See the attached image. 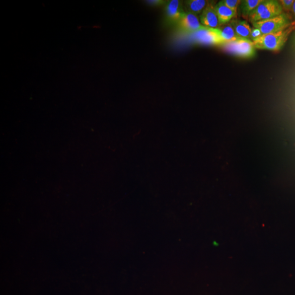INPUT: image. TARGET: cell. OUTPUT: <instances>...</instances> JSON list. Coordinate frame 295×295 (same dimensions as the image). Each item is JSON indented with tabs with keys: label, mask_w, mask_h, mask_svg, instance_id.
Here are the masks:
<instances>
[{
	"label": "cell",
	"mask_w": 295,
	"mask_h": 295,
	"mask_svg": "<svg viewBox=\"0 0 295 295\" xmlns=\"http://www.w3.org/2000/svg\"><path fill=\"white\" fill-rule=\"evenodd\" d=\"M295 29V22L291 23L286 28L276 33L262 35L253 41L255 48L266 49L272 52H279L286 42L288 36Z\"/></svg>",
	"instance_id": "cell-1"
},
{
	"label": "cell",
	"mask_w": 295,
	"mask_h": 295,
	"mask_svg": "<svg viewBox=\"0 0 295 295\" xmlns=\"http://www.w3.org/2000/svg\"><path fill=\"white\" fill-rule=\"evenodd\" d=\"M283 14V9L279 2L274 0H264L249 16L252 23L278 16Z\"/></svg>",
	"instance_id": "cell-2"
},
{
	"label": "cell",
	"mask_w": 295,
	"mask_h": 295,
	"mask_svg": "<svg viewBox=\"0 0 295 295\" xmlns=\"http://www.w3.org/2000/svg\"><path fill=\"white\" fill-rule=\"evenodd\" d=\"M222 46L227 52L242 58H251L255 54L256 48L253 41L246 38H239Z\"/></svg>",
	"instance_id": "cell-3"
},
{
	"label": "cell",
	"mask_w": 295,
	"mask_h": 295,
	"mask_svg": "<svg viewBox=\"0 0 295 295\" xmlns=\"http://www.w3.org/2000/svg\"><path fill=\"white\" fill-rule=\"evenodd\" d=\"M191 37L195 42L201 44L222 46L225 44L222 38L219 28L213 29L203 26L192 34Z\"/></svg>",
	"instance_id": "cell-4"
},
{
	"label": "cell",
	"mask_w": 295,
	"mask_h": 295,
	"mask_svg": "<svg viewBox=\"0 0 295 295\" xmlns=\"http://www.w3.org/2000/svg\"><path fill=\"white\" fill-rule=\"evenodd\" d=\"M291 23L287 16L284 14L253 23L254 28L258 29L263 35L276 33L288 26Z\"/></svg>",
	"instance_id": "cell-5"
},
{
	"label": "cell",
	"mask_w": 295,
	"mask_h": 295,
	"mask_svg": "<svg viewBox=\"0 0 295 295\" xmlns=\"http://www.w3.org/2000/svg\"><path fill=\"white\" fill-rule=\"evenodd\" d=\"M179 27L187 33L193 34L203 26L196 15L190 12H184L178 22Z\"/></svg>",
	"instance_id": "cell-6"
},
{
	"label": "cell",
	"mask_w": 295,
	"mask_h": 295,
	"mask_svg": "<svg viewBox=\"0 0 295 295\" xmlns=\"http://www.w3.org/2000/svg\"><path fill=\"white\" fill-rule=\"evenodd\" d=\"M200 21L202 26L213 29H219L220 24L218 19L213 3H208L201 13Z\"/></svg>",
	"instance_id": "cell-7"
},
{
	"label": "cell",
	"mask_w": 295,
	"mask_h": 295,
	"mask_svg": "<svg viewBox=\"0 0 295 295\" xmlns=\"http://www.w3.org/2000/svg\"><path fill=\"white\" fill-rule=\"evenodd\" d=\"M166 7V14L169 20L174 22H179L184 14L181 8L180 2L178 0H172Z\"/></svg>",
	"instance_id": "cell-8"
},
{
	"label": "cell",
	"mask_w": 295,
	"mask_h": 295,
	"mask_svg": "<svg viewBox=\"0 0 295 295\" xmlns=\"http://www.w3.org/2000/svg\"><path fill=\"white\" fill-rule=\"evenodd\" d=\"M215 10L220 25L229 23L237 17L235 13L220 2L215 6Z\"/></svg>",
	"instance_id": "cell-9"
},
{
	"label": "cell",
	"mask_w": 295,
	"mask_h": 295,
	"mask_svg": "<svg viewBox=\"0 0 295 295\" xmlns=\"http://www.w3.org/2000/svg\"><path fill=\"white\" fill-rule=\"evenodd\" d=\"M237 36L240 38H246L250 40L252 34V28L247 22L239 20H233L231 22Z\"/></svg>",
	"instance_id": "cell-10"
},
{
	"label": "cell",
	"mask_w": 295,
	"mask_h": 295,
	"mask_svg": "<svg viewBox=\"0 0 295 295\" xmlns=\"http://www.w3.org/2000/svg\"><path fill=\"white\" fill-rule=\"evenodd\" d=\"M208 3L205 0H190L186 2L185 4L187 5L188 12L196 15L202 12Z\"/></svg>",
	"instance_id": "cell-11"
},
{
	"label": "cell",
	"mask_w": 295,
	"mask_h": 295,
	"mask_svg": "<svg viewBox=\"0 0 295 295\" xmlns=\"http://www.w3.org/2000/svg\"><path fill=\"white\" fill-rule=\"evenodd\" d=\"M264 0H245L241 3V12L243 18H248L250 14Z\"/></svg>",
	"instance_id": "cell-12"
},
{
	"label": "cell",
	"mask_w": 295,
	"mask_h": 295,
	"mask_svg": "<svg viewBox=\"0 0 295 295\" xmlns=\"http://www.w3.org/2000/svg\"><path fill=\"white\" fill-rule=\"evenodd\" d=\"M220 35L223 40L227 43L232 42L238 40L239 38L237 36L232 25L228 24L222 29H220Z\"/></svg>",
	"instance_id": "cell-13"
},
{
	"label": "cell",
	"mask_w": 295,
	"mask_h": 295,
	"mask_svg": "<svg viewBox=\"0 0 295 295\" xmlns=\"http://www.w3.org/2000/svg\"><path fill=\"white\" fill-rule=\"evenodd\" d=\"M222 2L227 7L232 10L237 15V9H238L239 6L242 2L241 1H240V0H223Z\"/></svg>",
	"instance_id": "cell-14"
},
{
	"label": "cell",
	"mask_w": 295,
	"mask_h": 295,
	"mask_svg": "<svg viewBox=\"0 0 295 295\" xmlns=\"http://www.w3.org/2000/svg\"><path fill=\"white\" fill-rule=\"evenodd\" d=\"M294 0H280L279 3L282 9L286 12L291 11Z\"/></svg>",
	"instance_id": "cell-15"
},
{
	"label": "cell",
	"mask_w": 295,
	"mask_h": 295,
	"mask_svg": "<svg viewBox=\"0 0 295 295\" xmlns=\"http://www.w3.org/2000/svg\"><path fill=\"white\" fill-rule=\"evenodd\" d=\"M262 35L263 34L261 33V31L259 29L256 28L252 29L251 38H250V40L253 41L256 39H258V38H260L261 36H262Z\"/></svg>",
	"instance_id": "cell-16"
},
{
	"label": "cell",
	"mask_w": 295,
	"mask_h": 295,
	"mask_svg": "<svg viewBox=\"0 0 295 295\" xmlns=\"http://www.w3.org/2000/svg\"><path fill=\"white\" fill-rule=\"evenodd\" d=\"M146 2L153 5H160L165 3L164 1H162V0H151V1H147Z\"/></svg>",
	"instance_id": "cell-17"
},
{
	"label": "cell",
	"mask_w": 295,
	"mask_h": 295,
	"mask_svg": "<svg viewBox=\"0 0 295 295\" xmlns=\"http://www.w3.org/2000/svg\"><path fill=\"white\" fill-rule=\"evenodd\" d=\"M291 12H292L293 16L295 17V0L294 1V3H293V5L292 6V8Z\"/></svg>",
	"instance_id": "cell-18"
}]
</instances>
